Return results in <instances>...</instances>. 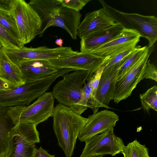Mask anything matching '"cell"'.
<instances>
[{
    "label": "cell",
    "instance_id": "cell-9",
    "mask_svg": "<svg viewBox=\"0 0 157 157\" xmlns=\"http://www.w3.org/2000/svg\"><path fill=\"white\" fill-rule=\"evenodd\" d=\"M5 53L14 63L17 65L23 62L32 60H49L68 56L78 52L69 47L50 48L46 46L37 48L24 47L18 48H5Z\"/></svg>",
    "mask_w": 157,
    "mask_h": 157
},
{
    "label": "cell",
    "instance_id": "cell-19",
    "mask_svg": "<svg viewBox=\"0 0 157 157\" xmlns=\"http://www.w3.org/2000/svg\"><path fill=\"white\" fill-rule=\"evenodd\" d=\"M0 78L15 86L25 83L19 67L10 59L2 47L0 50Z\"/></svg>",
    "mask_w": 157,
    "mask_h": 157
},
{
    "label": "cell",
    "instance_id": "cell-4",
    "mask_svg": "<svg viewBox=\"0 0 157 157\" xmlns=\"http://www.w3.org/2000/svg\"><path fill=\"white\" fill-rule=\"evenodd\" d=\"M108 17L124 29L135 31L149 42L148 47H154L157 40V18L154 16L125 13L111 7L102 0L98 1Z\"/></svg>",
    "mask_w": 157,
    "mask_h": 157
},
{
    "label": "cell",
    "instance_id": "cell-2",
    "mask_svg": "<svg viewBox=\"0 0 157 157\" xmlns=\"http://www.w3.org/2000/svg\"><path fill=\"white\" fill-rule=\"evenodd\" d=\"M53 129L58 145L66 157H71L78 135L84 127L87 118L74 112L71 108L59 104L53 115Z\"/></svg>",
    "mask_w": 157,
    "mask_h": 157
},
{
    "label": "cell",
    "instance_id": "cell-17",
    "mask_svg": "<svg viewBox=\"0 0 157 157\" xmlns=\"http://www.w3.org/2000/svg\"><path fill=\"white\" fill-rule=\"evenodd\" d=\"M17 66L21 71L25 83L48 77L55 74L59 70L47 60L27 61Z\"/></svg>",
    "mask_w": 157,
    "mask_h": 157
},
{
    "label": "cell",
    "instance_id": "cell-3",
    "mask_svg": "<svg viewBox=\"0 0 157 157\" xmlns=\"http://www.w3.org/2000/svg\"><path fill=\"white\" fill-rule=\"evenodd\" d=\"M66 73L65 69H59L48 77L0 91V108L29 105L45 93L57 78Z\"/></svg>",
    "mask_w": 157,
    "mask_h": 157
},
{
    "label": "cell",
    "instance_id": "cell-13",
    "mask_svg": "<svg viewBox=\"0 0 157 157\" xmlns=\"http://www.w3.org/2000/svg\"><path fill=\"white\" fill-rule=\"evenodd\" d=\"M119 120L114 112L105 110L90 116L78 138L81 142H85L94 136L103 133L115 127Z\"/></svg>",
    "mask_w": 157,
    "mask_h": 157
},
{
    "label": "cell",
    "instance_id": "cell-12",
    "mask_svg": "<svg viewBox=\"0 0 157 157\" xmlns=\"http://www.w3.org/2000/svg\"><path fill=\"white\" fill-rule=\"evenodd\" d=\"M109 58L98 56L90 52H78L68 56L48 61L52 66L58 70L69 68L75 71H88L93 74Z\"/></svg>",
    "mask_w": 157,
    "mask_h": 157
},
{
    "label": "cell",
    "instance_id": "cell-27",
    "mask_svg": "<svg viewBox=\"0 0 157 157\" xmlns=\"http://www.w3.org/2000/svg\"><path fill=\"white\" fill-rule=\"evenodd\" d=\"M135 48H130L110 58L102 65L104 67V70L120 62L124 57L131 52Z\"/></svg>",
    "mask_w": 157,
    "mask_h": 157
},
{
    "label": "cell",
    "instance_id": "cell-20",
    "mask_svg": "<svg viewBox=\"0 0 157 157\" xmlns=\"http://www.w3.org/2000/svg\"><path fill=\"white\" fill-rule=\"evenodd\" d=\"M0 25L21 47V43L15 19L10 11L0 9Z\"/></svg>",
    "mask_w": 157,
    "mask_h": 157
},
{
    "label": "cell",
    "instance_id": "cell-7",
    "mask_svg": "<svg viewBox=\"0 0 157 157\" xmlns=\"http://www.w3.org/2000/svg\"><path fill=\"white\" fill-rule=\"evenodd\" d=\"M36 126L19 123L11 128L10 149L6 157H33L35 144L40 142Z\"/></svg>",
    "mask_w": 157,
    "mask_h": 157
},
{
    "label": "cell",
    "instance_id": "cell-24",
    "mask_svg": "<svg viewBox=\"0 0 157 157\" xmlns=\"http://www.w3.org/2000/svg\"><path fill=\"white\" fill-rule=\"evenodd\" d=\"M143 110L148 112L150 109L157 111V86H154L140 94Z\"/></svg>",
    "mask_w": 157,
    "mask_h": 157
},
{
    "label": "cell",
    "instance_id": "cell-33",
    "mask_svg": "<svg viewBox=\"0 0 157 157\" xmlns=\"http://www.w3.org/2000/svg\"><path fill=\"white\" fill-rule=\"evenodd\" d=\"M55 43L59 47H62L63 44V40L61 38L57 39L55 41Z\"/></svg>",
    "mask_w": 157,
    "mask_h": 157
},
{
    "label": "cell",
    "instance_id": "cell-14",
    "mask_svg": "<svg viewBox=\"0 0 157 157\" xmlns=\"http://www.w3.org/2000/svg\"><path fill=\"white\" fill-rule=\"evenodd\" d=\"M140 37L136 31L124 29L116 37L88 52L100 57L110 58L126 50L135 48Z\"/></svg>",
    "mask_w": 157,
    "mask_h": 157
},
{
    "label": "cell",
    "instance_id": "cell-28",
    "mask_svg": "<svg viewBox=\"0 0 157 157\" xmlns=\"http://www.w3.org/2000/svg\"><path fill=\"white\" fill-rule=\"evenodd\" d=\"M8 116L4 110L0 108V141L9 132V127Z\"/></svg>",
    "mask_w": 157,
    "mask_h": 157
},
{
    "label": "cell",
    "instance_id": "cell-16",
    "mask_svg": "<svg viewBox=\"0 0 157 157\" xmlns=\"http://www.w3.org/2000/svg\"><path fill=\"white\" fill-rule=\"evenodd\" d=\"M115 23L102 8L86 14L84 19L78 27L77 35L81 39L93 33L110 27Z\"/></svg>",
    "mask_w": 157,
    "mask_h": 157
},
{
    "label": "cell",
    "instance_id": "cell-10",
    "mask_svg": "<svg viewBox=\"0 0 157 157\" xmlns=\"http://www.w3.org/2000/svg\"><path fill=\"white\" fill-rule=\"evenodd\" d=\"M154 47L147 48L137 62L127 72L117 78L115 83L114 102L118 103L131 95L137 84L143 79L147 62Z\"/></svg>",
    "mask_w": 157,
    "mask_h": 157
},
{
    "label": "cell",
    "instance_id": "cell-1",
    "mask_svg": "<svg viewBox=\"0 0 157 157\" xmlns=\"http://www.w3.org/2000/svg\"><path fill=\"white\" fill-rule=\"evenodd\" d=\"M28 3L41 21L39 37L43 35L47 28L54 26L64 29L72 39H77L82 16L80 12L63 6L59 0H31Z\"/></svg>",
    "mask_w": 157,
    "mask_h": 157
},
{
    "label": "cell",
    "instance_id": "cell-11",
    "mask_svg": "<svg viewBox=\"0 0 157 157\" xmlns=\"http://www.w3.org/2000/svg\"><path fill=\"white\" fill-rule=\"evenodd\" d=\"M85 142V147L79 157L106 155L114 156L121 153L125 146L123 140L114 134L113 128Z\"/></svg>",
    "mask_w": 157,
    "mask_h": 157
},
{
    "label": "cell",
    "instance_id": "cell-26",
    "mask_svg": "<svg viewBox=\"0 0 157 157\" xmlns=\"http://www.w3.org/2000/svg\"><path fill=\"white\" fill-rule=\"evenodd\" d=\"M62 6L75 11L80 12L90 0H59Z\"/></svg>",
    "mask_w": 157,
    "mask_h": 157
},
{
    "label": "cell",
    "instance_id": "cell-32",
    "mask_svg": "<svg viewBox=\"0 0 157 157\" xmlns=\"http://www.w3.org/2000/svg\"><path fill=\"white\" fill-rule=\"evenodd\" d=\"M15 87L0 78V91L10 90Z\"/></svg>",
    "mask_w": 157,
    "mask_h": 157
},
{
    "label": "cell",
    "instance_id": "cell-34",
    "mask_svg": "<svg viewBox=\"0 0 157 157\" xmlns=\"http://www.w3.org/2000/svg\"><path fill=\"white\" fill-rule=\"evenodd\" d=\"M91 157H103V155H97V156H94Z\"/></svg>",
    "mask_w": 157,
    "mask_h": 157
},
{
    "label": "cell",
    "instance_id": "cell-22",
    "mask_svg": "<svg viewBox=\"0 0 157 157\" xmlns=\"http://www.w3.org/2000/svg\"><path fill=\"white\" fill-rule=\"evenodd\" d=\"M147 48L136 46L134 49L125 58V60L119 69L117 78L127 72L138 60Z\"/></svg>",
    "mask_w": 157,
    "mask_h": 157
},
{
    "label": "cell",
    "instance_id": "cell-23",
    "mask_svg": "<svg viewBox=\"0 0 157 157\" xmlns=\"http://www.w3.org/2000/svg\"><path fill=\"white\" fill-rule=\"evenodd\" d=\"M121 153L124 157H150L148 149L136 140L125 146Z\"/></svg>",
    "mask_w": 157,
    "mask_h": 157
},
{
    "label": "cell",
    "instance_id": "cell-5",
    "mask_svg": "<svg viewBox=\"0 0 157 157\" xmlns=\"http://www.w3.org/2000/svg\"><path fill=\"white\" fill-rule=\"evenodd\" d=\"M54 99L52 92H45L32 104L26 106L4 108L8 117L15 125L19 123L37 125L52 117Z\"/></svg>",
    "mask_w": 157,
    "mask_h": 157
},
{
    "label": "cell",
    "instance_id": "cell-31",
    "mask_svg": "<svg viewBox=\"0 0 157 157\" xmlns=\"http://www.w3.org/2000/svg\"><path fill=\"white\" fill-rule=\"evenodd\" d=\"M13 0H0V9L10 11Z\"/></svg>",
    "mask_w": 157,
    "mask_h": 157
},
{
    "label": "cell",
    "instance_id": "cell-18",
    "mask_svg": "<svg viewBox=\"0 0 157 157\" xmlns=\"http://www.w3.org/2000/svg\"><path fill=\"white\" fill-rule=\"evenodd\" d=\"M123 29L120 25L116 23L81 39L80 52H88L104 44L116 37Z\"/></svg>",
    "mask_w": 157,
    "mask_h": 157
},
{
    "label": "cell",
    "instance_id": "cell-6",
    "mask_svg": "<svg viewBox=\"0 0 157 157\" xmlns=\"http://www.w3.org/2000/svg\"><path fill=\"white\" fill-rule=\"evenodd\" d=\"M10 11L15 19L21 44L24 46L38 35L41 28L40 19L24 0H13Z\"/></svg>",
    "mask_w": 157,
    "mask_h": 157
},
{
    "label": "cell",
    "instance_id": "cell-8",
    "mask_svg": "<svg viewBox=\"0 0 157 157\" xmlns=\"http://www.w3.org/2000/svg\"><path fill=\"white\" fill-rule=\"evenodd\" d=\"M91 73L85 70H77L63 75L62 80L54 86L53 95L59 104L71 107L79 100L85 82Z\"/></svg>",
    "mask_w": 157,
    "mask_h": 157
},
{
    "label": "cell",
    "instance_id": "cell-29",
    "mask_svg": "<svg viewBox=\"0 0 157 157\" xmlns=\"http://www.w3.org/2000/svg\"><path fill=\"white\" fill-rule=\"evenodd\" d=\"M150 79L157 82V68L153 63H151L150 60L147 61L143 79Z\"/></svg>",
    "mask_w": 157,
    "mask_h": 157
},
{
    "label": "cell",
    "instance_id": "cell-35",
    "mask_svg": "<svg viewBox=\"0 0 157 157\" xmlns=\"http://www.w3.org/2000/svg\"><path fill=\"white\" fill-rule=\"evenodd\" d=\"M2 47V44L0 42V50L1 49V48Z\"/></svg>",
    "mask_w": 157,
    "mask_h": 157
},
{
    "label": "cell",
    "instance_id": "cell-15",
    "mask_svg": "<svg viewBox=\"0 0 157 157\" xmlns=\"http://www.w3.org/2000/svg\"><path fill=\"white\" fill-rule=\"evenodd\" d=\"M124 60L125 57L120 62L104 70L101 74L95 97L102 107L111 108L108 105L113 100L119 69Z\"/></svg>",
    "mask_w": 157,
    "mask_h": 157
},
{
    "label": "cell",
    "instance_id": "cell-25",
    "mask_svg": "<svg viewBox=\"0 0 157 157\" xmlns=\"http://www.w3.org/2000/svg\"><path fill=\"white\" fill-rule=\"evenodd\" d=\"M0 42L3 48H18L21 47L0 25Z\"/></svg>",
    "mask_w": 157,
    "mask_h": 157
},
{
    "label": "cell",
    "instance_id": "cell-30",
    "mask_svg": "<svg viewBox=\"0 0 157 157\" xmlns=\"http://www.w3.org/2000/svg\"><path fill=\"white\" fill-rule=\"evenodd\" d=\"M33 157H55V156L54 155L50 154L40 147L38 149L36 148Z\"/></svg>",
    "mask_w": 157,
    "mask_h": 157
},
{
    "label": "cell",
    "instance_id": "cell-21",
    "mask_svg": "<svg viewBox=\"0 0 157 157\" xmlns=\"http://www.w3.org/2000/svg\"><path fill=\"white\" fill-rule=\"evenodd\" d=\"M94 74L90 73L88 77L87 83L84 87L81 97L78 102L70 108L74 112L81 115L88 108L91 97L90 83Z\"/></svg>",
    "mask_w": 157,
    "mask_h": 157
}]
</instances>
